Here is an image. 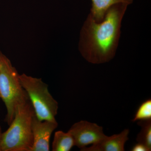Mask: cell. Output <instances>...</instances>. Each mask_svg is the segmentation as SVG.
Instances as JSON below:
<instances>
[{
  "instance_id": "obj_1",
  "label": "cell",
  "mask_w": 151,
  "mask_h": 151,
  "mask_svg": "<svg viewBox=\"0 0 151 151\" xmlns=\"http://www.w3.org/2000/svg\"><path fill=\"white\" fill-rule=\"evenodd\" d=\"M128 5L111 6L103 20L97 22L90 14L81 27L78 49L87 62L100 64L110 62L116 55L121 34L122 22Z\"/></svg>"
},
{
  "instance_id": "obj_2",
  "label": "cell",
  "mask_w": 151,
  "mask_h": 151,
  "mask_svg": "<svg viewBox=\"0 0 151 151\" xmlns=\"http://www.w3.org/2000/svg\"><path fill=\"white\" fill-rule=\"evenodd\" d=\"M35 114L29 99L19 105L9 127L1 135V151L31 150L33 145L32 124Z\"/></svg>"
},
{
  "instance_id": "obj_3",
  "label": "cell",
  "mask_w": 151,
  "mask_h": 151,
  "mask_svg": "<svg viewBox=\"0 0 151 151\" xmlns=\"http://www.w3.org/2000/svg\"><path fill=\"white\" fill-rule=\"evenodd\" d=\"M0 98L7 110L6 122L9 125L19 105L29 99L21 84L19 75L4 55H0Z\"/></svg>"
},
{
  "instance_id": "obj_4",
  "label": "cell",
  "mask_w": 151,
  "mask_h": 151,
  "mask_svg": "<svg viewBox=\"0 0 151 151\" xmlns=\"http://www.w3.org/2000/svg\"><path fill=\"white\" fill-rule=\"evenodd\" d=\"M21 84L29 98L36 117L40 121L56 122L58 103L49 92L48 85L41 78L23 73L19 75Z\"/></svg>"
},
{
  "instance_id": "obj_5",
  "label": "cell",
  "mask_w": 151,
  "mask_h": 151,
  "mask_svg": "<svg viewBox=\"0 0 151 151\" xmlns=\"http://www.w3.org/2000/svg\"><path fill=\"white\" fill-rule=\"evenodd\" d=\"M68 132L73 137L74 145L80 150L98 142L106 136L103 127L86 121L73 124Z\"/></svg>"
},
{
  "instance_id": "obj_6",
  "label": "cell",
  "mask_w": 151,
  "mask_h": 151,
  "mask_svg": "<svg viewBox=\"0 0 151 151\" xmlns=\"http://www.w3.org/2000/svg\"><path fill=\"white\" fill-rule=\"evenodd\" d=\"M58 126L57 122L40 121L35 114L32 124L33 145L31 151H49L50 137Z\"/></svg>"
},
{
  "instance_id": "obj_7",
  "label": "cell",
  "mask_w": 151,
  "mask_h": 151,
  "mask_svg": "<svg viewBox=\"0 0 151 151\" xmlns=\"http://www.w3.org/2000/svg\"><path fill=\"white\" fill-rule=\"evenodd\" d=\"M129 130L125 129L120 134L106 136L104 139L89 147L81 149V151H124L125 145L129 140Z\"/></svg>"
},
{
  "instance_id": "obj_8",
  "label": "cell",
  "mask_w": 151,
  "mask_h": 151,
  "mask_svg": "<svg viewBox=\"0 0 151 151\" xmlns=\"http://www.w3.org/2000/svg\"><path fill=\"white\" fill-rule=\"evenodd\" d=\"M92 7L90 12L96 21L103 20L106 12L111 6L118 4H124L130 5L133 0H91Z\"/></svg>"
},
{
  "instance_id": "obj_9",
  "label": "cell",
  "mask_w": 151,
  "mask_h": 151,
  "mask_svg": "<svg viewBox=\"0 0 151 151\" xmlns=\"http://www.w3.org/2000/svg\"><path fill=\"white\" fill-rule=\"evenodd\" d=\"M74 146L73 137L69 132H55L52 147V151H69Z\"/></svg>"
},
{
  "instance_id": "obj_10",
  "label": "cell",
  "mask_w": 151,
  "mask_h": 151,
  "mask_svg": "<svg viewBox=\"0 0 151 151\" xmlns=\"http://www.w3.org/2000/svg\"><path fill=\"white\" fill-rule=\"evenodd\" d=\"M138 124L141 127L136 140L146 146L149 151L151 150V119L139 121Z\"/></svg>"
},
{
  "instance_id": "obj_11",
  "label": "cell",
  "mask_w": 151,
  "mask_h": 151,
  "mask_svg": "<svg viewBox=\"0 0 151 151\" xmlns=\"http://www.w3.org/2000/svg\"><path fill=\"white\" fill-rule=\"evenodd\" d=\"M151 119V100L149 99L140 105L132 121H143Z\"/></svg>"
},
{
  "instance_id": "obj_12",
  "label": "cell",
  "mask_w": 151,
  "mask_h": 151,
  "mask_svg": "<svg viewBox=\"0 0 151 151\" xmlns=\"http://www.w3.org/2000/svg\"><path fill=\"white\" fill-rule=\"evenodd\" d=\"M132 151H149L148 149L141 143H138L133 146V147L131 149Z\"/></svg>"
},
{
  "instance_id": "obj_13",
  "label": "cell",
  "mask_w": 151,
  "mask_h": 151,
  "mask_svg": "<svg viewBox=\"0 0 151 151\" xmlns=\"http://www.w3.org/2000/svg\"><path fill=\"white\" fill-rule=\"evenodd\" d=\"M1 127H0V138H1Z\"/></svg>"
},
{
  "instance_id": "obj_14",
  "label": "cell",
  "mask_w": 151,
  "mask_h": 151,
  "mask_svg": "<svg viewBox=\"0 0 151 151\" xmlns=\"http://www.w3.org/2000/svg\"><path fill=\"white\" fill-rule=\"evenodd\" d=\"M0 151H1V145H0Z\"/></svg>"
},
{
  "instance_id": "obj_15",
  "label": "cell",
  "mask_w": 151,
  "mask_h": 151,
  "mask_svg": "<svg viewBox=\"0 0 151 151\" xmlns=\"http://www.w3.org/2000/svg\"><path fill=\"white\" fill-rule=\"evenodd\" d=\"M1 52H0V55H1Z\"/></svg>"
}]
</instances>
